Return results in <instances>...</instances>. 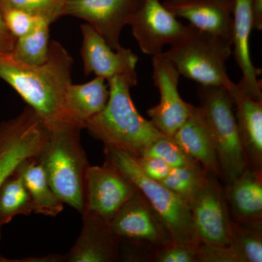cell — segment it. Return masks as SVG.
<instances>
[{"mask_svg": "<svg viewBox=\"0 0 262 262\" xmlns=\"http://www.w3.org/2000/svg\"><path fill=\"white\" fill-rule=\"evenodd\" d=\"M230 245L241 262L262 261V229L245 227L232 221Z\"/></svg>", "mask_w": 262, "mask_h": 262, "instance_id": "obj_26", "label": "cell"}, {"mask_svg": "<svg viewBox=\"0 0 262 262\" xmlns=\"http://www.w3.org/2000/svg\"><path fill=\"white\" fill-rule=\"evenodd\" d=\"M1 11L8 30L15 39L30 34L42 22L47 21L40 17L20 10L3 9Z\"/></svg>", "mask_w": 262, "mask_h": 262, "instance_id": "obj_30", "label": "cell"}, {"mask_svg": "<svg viewBox=\"0 0 262 262\" xmlns=\"http://www.w3.org/2000/svg\"><path fill=\"white\" fill-rule=\"evenodd\" d=\"M136 191V186L108 162L101 166L90 165L84 177V210L110 222Z\"/></svg>", "mask_w": 262, "mask_h": 262, "instance_id": "obj_12", "label": "cell"}, {"mask_svg": "<svg viewBox=\"0 0 262 262\" xmlns=\"http://www.w3.org/2000/svg\"><path fill=\"white\" fill-rule=\"evenodd\" d=\"M50 26L42 22L34 32L15 40L11 56L29 65H42L47 61L50 51Z\"/></svg>", "mask_w": 262, "mask_h": 262, "instance_id": "obj_24", "label": "cell"}, {"mask_svg": "<svg viewBox=\"0 0 262 262\" xmlns=\"http://www.w3.org/2000/svg\"><path fill=\"white\" fill-rule=\"evenodd\" d=\"M232 48L222 37L191 26L186 35L163 55L185 78L203 87L222 88L230 94L236 87L227 70Z\"/></svg>", "mask_w": 262, "mask_h": 262, "instance_id": "obj_4", "label": "cell"}, {"mask_svg": "<svg viewBox=\"0 0 262 262\" xmlns=\"http://www.w3.org/2000/svg\"><path fill=\"white\" fill-rule=\"evenodd\" d=\"M66 0H0V9H16L53 24L64 15Z\"/></svg>", "mask_w": 262, "mask_h": 262, "instance_id": "obj_28", "label": "cell"}, {"mask_svg": "<svg viewBox=\"0 0 262 262\" xmlns=\"http://www.w3.org/2000/svg\"><path fill=\"white\" fill-rule=\"evenodd\" d=\"M72 66L73 58L56 41H51L49 56L42 65L27 64L15 60L11 53L0 52V78L20 95L49 130L72 124L63 101L66 90L72 83Z\"/></svg>", "mask_w": 262, "mask_h": 262, "instance_id": "obj_1", "label": "cell"}, {"mask_svg": "<svg viewBox=\"0 0 262 262\" xmlns=\"http://www.w3.org/2000/svg\"><path fill=\"white\" fill-rule=\"evenodd\" d=\"M142 0H66L64 15L82 19L117 50L120 34Z\"/></svg>", "mask_w": 262, "mask_h": 262, "instance_id": "obj_13", "label": "cell"}, {"mask_svg": "<svg viewBox=\"0 0 262 262\" xmlns=\"http://www.w3.org/2000/svg\"><path fill=\"white\" fill-rule=\"evenodd\" d=\"M198 98L202 115L211 134L224 184H228L247 168L228 91L222 88L200 85Z\"/></svg>", "mask_w": 262, "mask_h": 262, "instance_id": "obj_6", "label": "cell"}, {"mask_svg": "<svg viewBox=\"0 0 262 262\" xmlns=\"http://www.w3.org/2000/svg\"><path fill=\"white\" fill-rule=\"evenodd\" d=\"M136 161L146 177L162 182L170 172V166L164 160L155 157H135Z\"/></svg>", "mask_w": 262, "mask_h": 262, "instance_id": "obj_32", "label": "cell"}, {"mask_svg": "<svg viewBox=\"0 0 262 262\" xmlns=\"http://www.w3.org/2000/svg\"><path fill=\"white\" fill-rule=\"evenodd\" d=\"M200 262H241L237 253L230 244L227 246L200 244Z\"/></svg>", "mask_w": 262, "mask_h": 262, "instance_id": "obj_31", "label": "cell"}, {"mask_svg": "<svg viewBox=\"0 0 262 262\" xmlns=\"http://www.w3.org/2000/svg\"><path fill=\"white\" fill-rule=\"evenodd\" d=\"M16 39L8 30L0 9V52L11 53Z\"/></svg>", "mask_w": 262, "mask_h": 262, "instance_id": "obj_33", "label": "cell"}, {"mask_svg": "<svg viewBox=\"0 0 262 262\" xmlns=\"http://www.w3.org/2000/svg\"><path fill=\"white\" fill-rule=\"evenodd\" d=\"M215 176L207 175L189 203L193 227L200 244L215 246L230 244L232 219L223 186Z\"/></svg>", "mask_w": 262, "mask_h": 262, "instance_id": "obj_8", "label": "cell"}, {"mask_svg": "<svg viewBox=\"0 0 262 262\" xmlns=\"http://www.w3.org/2000/svg\"><path fill=\"white\" fill-rule=\"evenodd\" d=\"M8 261H12V262H22V260H9L8 259V258H5L3 257V256H2L1 254H0V262H8Z\"/></svg>", "mask_w": 262, "mask_h": 262, "instance_id": "obj_35", "label": "cell"}, {"mask_svg": "<svg viewBox=\"0 0 262 262\" xmlns=\"http://www.w3.org/2000/svg\"><path fill=\"white\" fill-rule=\"evenodd\" d=\"M207 175L201 166L178 167L170 169L168 176L160 182L189 204Z\"/></svg>", "mask_w": 262, "mask_h": 262, "instance_id": "obj_25", "label": "cell"}, {"mask_svg": "<svg viewBox=\"0 0 262 262\" xmlns=\"http://www.w3.org/2000/svg\"><path fill=\"white\" fill-rule=\"evenodd\" d=\"M254 29L262 30V0H252Z\"/></svg>", "mask_w": 262, "mask_h": 262, "instance_id": "obj_34", "label": "cell"}, {"mask_svg": "<svg viewBox=\"0 0 262 262\" xmlns=\"http://www.w3.org/2000/svg\"><path fill=\"white\" fill-rule=\"evenodd\" d=\"M171 139L210 175L222 179V172L211 134L201 110L195 106L189 119Z\"/></svg>", "mask_w": 262, "mask_h": 262, "instance_id": "obj_20", "label": "cell"}, {"mask_svg": "<svg viewBox=\"0 0 262 262\" xmlns=\"http://www.w3.org/2000/svg\"><path fill=\"white\" fill-rule=\"evenodd\" d=\"M110 97L107 81L96 77L86 83L69 84L63 106L71 123L84 128L86 122L98 115L106 106Z\"/></svg>", "mask_w": 262, "mask_h": 262, "instance_id": "obj_21", "label": "cell"}, {"mask_svg": "<svg viewBox=\"0 0 262 262\" xmlns=\"http://www.w3.org/2000/svg\"><path fill=\"white\" fill-rule=\"evenodd\" d=\"M248 168L262 170V100L244 94L237 87L229 94Z\"/></svg>", "mask_w": 262, "mask_h": 262, "instance_id": "obj_19", "label": "cell"}, {"mask_svg": "<svg viewBox=\"0 0 262 262\" xmlns=\"http://www.w3.org/2000/svg\"><path fill=\"white\" fill-rule=\"evenodd\" d=\"M15 171L21 177L28 190L32 199L33 213L51 217L61 213L63 203L52 189L37 158L24 160Z\"/></svg>", "mask_w": 262, "mask_h": 262, "instance_id": "obj_22", "label": "cell"}, {"mask_svg": "<svg viewBox=\"0 0 262 262\" xmlns=\"http://www.w3.org/2000/svg\"><path fill=\"white\" fill-rule=\"evenodd\" d=\"M254 29L252 0H234L232 13V47L234 60L242 77L237 84L244 94L262 100L261 69L255 67L250 51V38Z\"/></svg>", "mask_w": 262, "mask_h": 262, "instance_id": "obj_15", "label": "cell"}, {"mask_svg": "<svg viewBox=\"0 0 262 262\" xmlns=\"http://www.w3.org/2000/svg\"><path fill=\"white\" fill-rule=\"evenodd\" d=\"M49 136L47 125L28 106L16 117L0 122V187L22 162L39 156Z\"/></svg>", "mask_w": 262, "mask_h": 262, "instance_id": "obj_7", "label": "cell"}, {"mask_svg": "<svg viewBox=\"0 0 262 262\" xmlns=\"http://www.w3.org/2000/svg\"><path fill=\"white\" fill-rule=\"evenodd\" d=\"M138 157H155L164 160L170 168L201 166L170 137L163 136L144 148Z\"/></svg>", "mask_w": 262, "mask_h": 262, "instance_id": "obj_27", "label": "cell"}, {"mask_svg": "<svg viewBox=\"0 0 262 262\" xmlns=\"http://www.w3.org/2000/svg\"><path fill=\"white\" fill-rule=\"evenodd\" d=\"M32 213V199L23 179L15 170L0 187V232L16 215Z\"/></svg>", "mask_w": 262, "mask_h": 262, "instance_id": "obj_23", "label": "cell"}, {"mask_svg": "<svg viewBox=\"0 0 262 262\" xmlns=\"http://www.w3.org/2000/svg\"><path fill=\"white\" fill-rule=\"evenodd\" d=\"M232 220L251 228L262 229V170L246 168L224 187Z\"/></svg>", "mask_w": 262, "mask_h": 262, "instance_id": "obj_18", "label": "cell"}, {"mask_svg": "<svg viewBox=\"0 0 262 262\" xmlns=\"http://www.w3.org/2000/svg\"><path fill=\"white\" fill-rule=\"evenodd\" d=\"M81 56L86 75L94 74L106 81L117 76H137L139 58L131 50L122 46L113 49L89 24L81 26Z\"/></svg>", "mask_w": 262, "mask_h": 262, "instance_id": "obj_14", "label": "cell"}, {"mask_svg": "<svg viewBox=\"0 0 262 262\" xmlns=\"http://www.w3.org/2000/svg\"><path fill=\"white\" fill-rule=\"evenodd\" d=\"M82 230L63 256L67 262H114L120 259V244L110 222L84 210Z\"/></svg>", "mask_w": 262, "mask_h": 262, "instance_id": "obj_16", "label": "cell"}, {"mask_svg": "<svg viewBox=\"0 0 262 262\" xmlns=\"http://www.w3.org/2000/svg\"><path fill=\"white\" fill-rule=\"evenodd\" d=\"M104 155L106 161L120 170L145 196L173 241L200 244L187 202L161 182L146 177L134 155L111 146H105Z\"/></svg>", "mask_w": 262, "mask_h": 262, "instance_id": "obj_5", "label": "cell"}, {"mask_svg": "<svg viewBox=\"0 0 262 262\" xmlns=\"http://www.w3.org/2000/svg\"><path fill=\"white\" fill-rule=\"evenodd\" d=\"M81 127L70 123L50 130L47 144L37 159L57 196L82 213L84 177L90 165L81 144Z\"/></svg>", "mask_w": 262, "mask_h": 262, "instance_id": "obj_3", "label": "cell"}, {"mask_svg": "<svg viewBox=\"0 0 262 262\" xmlns=\"http://www.w3.org/2000/svg\"><path fill=\"white\" fill-rule=\"evenodd\" d=\"M128 26L142 53L154 56L186 35L190 24L184 25L160 0H142Z\"/></svg>", "mask_w": 262, "mask_h": 262, "instance_id": "obj_10", "label": "cell"}, {"mask_svg": "<svg viewBox=\"0 0 262 262\" xmlns=\"http://www.w3.org/2000/svg\"><path fill=\"white\" fill-rule=\"evenodd\" d=\"M110 224L119 241L135 247H147L154 253L173 241L159 215L138 189Z\"/></svg>", "mask_w": 262, "mask_h": 262, "instance_id": "obj_9", "label": "cell"}, {"mask_svg": "<svg viewBox=\"0 0 262 262\" xmlns=\"http://www.w3.org/2000/svg\"><path fill=\"white\" fill-rule=\"evenodd\" d=\"M199 245L170 241L155 251L151 261L200 262Z\"/></svg>", "mask_w": 262, "mask_h": 262, "instance_id": "obj_29", "label": "cell"}, {"mask_svg": "<svg viewBox=\"0 0 262 262\" xmlns=\"http://www.w3.org/2000/svg\"><path fill=\"white\" fill-rule=\"evenodd\" d=\"M107 82L108 102L101 113L86 122L84 128L105 146L138 157L144 148L165 136L141 116L133 102L130 89L137 84V76H117Z\"/></svg>", "mask_w": 262, "mask_h": 262, "instance_id": "obj_2", "label": "cell"}, {"mask_svg": "<svg viewBox=\"0 0 262 262\" xmlns=\"http://www.w3.org/2000/svg\"><path fill=\"white\" fill-rule=\"evenodd\" d=\"M180 76L163 53L152 56V79L159 91L160 101L150 108L147 114L155 128L167 137L173 136L195 107L181 97L179 91Z\"/></svg>", "mask_w": 262, "mask_h": 262, "instance_id": "obj_11", "label": "cell"}, {"mask_svg": "<svg viewBox=\"0 0 262 262\" xmlns=\"http://www.w3.org/2000/svg\"><path fill=\"white\" fill-rule=\"evenodd\" d=\"M163 4L177 18L186 19L194 28L232 44L234 0H165Z\"/></svg>", "mask_w": 262, "mask_h": 262, "instance_id": "obj_17", "label": "cell"}]
</instances>
